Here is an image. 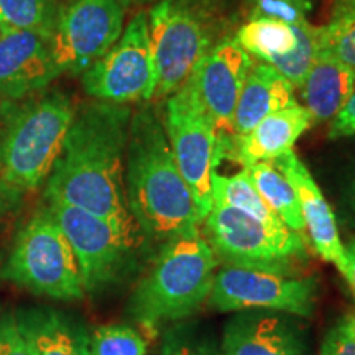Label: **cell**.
Returning <instances> with one entry per match:
<instances>
[{
    "instance_id": "obj_28",
    "label": "cell",
    "mask_w": 355,
    "mask_h": 355,
    "mask_svg": "<svg viewBox=\"0 0 355 355\" xmlns=\"http://www.w3.org/2000/svg\"><path fill=\"white\" fill-rule=\"evenodd\" d=\"M162 355H222V350L201 327L180 324L165 334Z\"/></svg>"
},
{
    "instance_id": "obj_3",
    "label": "cell",
    "mask_w": 355,
    "mask_h": 355,
    "mask_svg": "<svg viewBox=\"0 0 355 355\" xmlns=\"http://www.w3.org/2000/svg\"><path fill=\"white\" fill-rule=\"evenodd\" d=\"M217 266L219 259L201 232L163 243L128 300V314L148 331L186 319L209 300Z\"/></svg>"
},
{
    "instance_id": "obj_38",
    "label": "cell",
    "mask_w": 355,
    "mask_h": 355,
    "mask_svg": "<svg viewBox=\"0 0 355 355\" xmlns=\"http://www.w3.org/2000/svg\"><path fill=\"white\" fill-rule=\"evenodd\" d=\"M137 3H152V2H159V0H135Z\"/></svg>"
},
{
    "instance_id": "obj_19",
    "label": "cell",
    "mask_w": 355,
    "mask_h": 355,
    "mask_svg": "<svg viewBox=\"0 0 355 355\" xmlns=\"http://www.w3.org/2000/svg\"><path fill=\"white\" fill-rule=\"evenodd\" d=\"M298 104L295 87L273 66L252 64L234 114V137L245 135L265 117Z\"/></svg>"
},
{
    "instance_id": "obj_4",
    "label": "cell",
    "mask_w": 355,
    "mask_h": 355,
    "mask_svg": "<svg viewBox=\"0 0 355 355\" xmlns=\"http://www.w3.org/2000/svg\"><path fill=\"white\" fill-rule=\"evenodd\" d=\"M74 114L73 102L60 91L30 97L21 104H2L0 180L24 193L46 183Z\"/></svg>"
},
{
    "instance_id": "obj_2",
    "label": "cell",
    "mask_w": 355,
    "mask_h": 355,
    "mask_svg": "<svg viewBox=\"0 0 355 355\" xmlns=\"http://www.w3.org/2000/svg\"><path fill=\"white\" fill-rule=\"evenodd\" d=\"M128 209L145 241L163 243L201 232L193 194L171 152L165 123L152 107L132 115L125 153Z\"/></svg>"
},
{
    "instance_id": "obj_8",
    "label": "cell",
    "mask_w": 355,
    "mask_h": 355,
    "mask_svg": "<svg viewBox=\"0 0 355 355\" xmlns=\"http://www.w3.org/2000/svg\"><path fill=\"white\" fill-rule=\"evenodd\" d=\"M163 123L178 170L191 189L202 222L214 206L212 176L220 159L219 137L189 83L168 97Z\"/></svg>"
},
{
    "instance_id": "obj_22",
    "label": "cell",
    "mask_w": 355,
    "mask_h": 355,
    "mask_svg": "<svg viewBox=\"0 0 355 355\" xmlns=\"http://www.w3.org/2000/svg\"><path fill=\"white\" fill-rule=\"evenodd\" d=\"M235 42L247 55L259 58L261 63H273L285 58L298 46L295 26L270 17H252L235 35Z\"/></svg>"
},
{
    "instance_id": "obj_30",
    "label": "cell",
    "mask_w": 355,
    "mask_h": 355,
    "mask_svg": "<svg viewBox=\"0 0 355 355\" xmlns=\"http://www.w3.org/2000/svg\"><path fill=\"white\" fill-rule=\"evenodd\" d=\"M0 355H35L20 332L13 313L0 318Z\"/></svg>"
},
{
    "instance_id": "obj_27",
    "label": "cell",
    "mask_w": 355,
    "mask_h": 355,
    "mask_svg": "<svg viewBox=\"0 0 355 355\" xmlns=\"http://www.w3.org/2000/svg\"><path fill=\"white\" fill-rule=\"evenodd\" d=\"M91 355H146V343L128 326H102L89 336Z\"/></svg>"
},
{
    "instance_id": "obj_16",
    "label": "cell",
    "mask_w": 355,
    "mask_h": 355,
    "mask_svg": "<svg viewBox=\"0 0 355 355\" xmlns=\"http://www.w3.org/2000/svg\"><path fill=\"white\" fill-rule=\"evenodd\" d=\"M272 163L290 180L298 193L306 237L309 239L311 245L321 255L322 260L334 265L339 273L347 279L349 261L345 255V247L340 241L336 214L324 198L321 188L314 181L313 175L293 150L278 157Z\"/></svg>"
},
{
    "instance_id": "obj_23",
    "label": "cell",
    "mask_w": 355,
    "mask_h": 355,
    "mask_svg": "<svg viewBox=\"0 0 355 355\" xmlns=\"http://www.w3.org/2000/svg\"><path fill=\"white\" fill-rule=\"evenodd\" d=\"M212 202L234 207V209L245 212V214L255 217L263 224L273 225V227L285 225L260 196L247 168L232 176L219 175L216 171L212 176Z\"/></svg>"
},
{
    "instance_id": "obj_32",
    "label": "cell",
    "mask_w": 355,
    "mask_h": 355,
    "mask_svg": "<svg viewBox=\"0 0 355 355\" xmlns=\"http://www.w3.org/2000/svg\"><path fill=\"white\" fill-rule=\"evenodd\" d=\"M352 135H355V89L340 112L331 121L329 128L331 139H344Z\"/></svg>"
},
{
    "instance_id": "obj_15",
    "label": "cell",
    "mask_w": 355,
    "mask_h": 355,
    "mask_svg": "<svg viewBox=\"0 0 355 355\" xmlns=\"http://www.w3.org/2000/svg\"><path fill=\"white\" fill-rule=\"evenodd\" d=\"M222 332V355H308L304 332L290 314L237 311Z\"/></svg>"
},
{
    "instance_id": "obj_35",
    "label": "cell",
    "mask_w": 355,
    "mask_h": 355,
    "mask_svg": "<svg viewBox=\"0 0 355 355\" xmlns=\"http://www.w3.org/2000/svg\"><path fill=\"white\" fill-rule=\"evenodd\" d=\"M355 19V0H336L331 20Z\"/></svg>"
},
{
    "instance_id": "obj_39",
    "label": "cell",
    "mask_w": 355,
    "mask_h": 355,
    "mask_svg": "<svg viewBox=\"0 0 355 355\" xmlns=\"http://www.w3.org/2000/svg\"><path fill=\"white\" fill-rule=\"evenodd\" d=\"M354 326H355V316H354Z\"/></svg>"
},
{
    "instance_id": "obj_17",
    "label": "cell",
    "mask_w": 355,
    "mask_h": 355,
    "mask_svg": "<svg viewBox=\"0 0 355 355\" xmlns=\"http://www.w3.org/2000/svg\"><path fill=\"white\" fill-rule=\"evenodd\" d=\"M313 125V117L304 105L296 104L265 117L245 135L234 137L225 153L232 155L243 168L255 163L275 162L293 150L300 137Z\"/></svg>"
},
{
    "instance_id": "obj_10",
    "label": "cell",
    "mask_w": 355,
    "mask_h": 355,
    "mask_svg": "<svg viewBox=\"0 0 355 355\" xmlns=\"http://www.w3.org/2000/svg\"><path fill=\"white\" fill-rule=\"evenodd\" d=\"M83 86L91 97L112 104L152 99L158 74L146 13H137L114 46L84 71Z\"/></svg>"
},
{
    "instance_id": "obj_20",
    "label": "cell",
    "mask_w": 355,
    "mask_h": 355,
    "mask_svg": "<svg viewBox=\"0 0 355 355\" xmlns=\"http://www.w3.org/2000/svg\"><path fill=\"white\" fill-rule=\"evenodd\" d=\"M300 89L314 123H322L332 121L349 101L355 89V74L332 58H318Z\"/></svg>"
},
{
    "instance_id": "obj_26",
    "label": "cell",
    "mask_w": 355,
    "mask_h": 355,
    "mask_svg": "<svg viewBox=\"0 0 355 355\" xmlns=\"http://www.w3.org/2000/svg\"><path fill=\"white\" fill-rule=\"evenodd\" d=\"M318 58H332L355 74V19L331 20L318 26Z\"/></svg>"
},
{
    "instance_id": "obj_31",
    "label": "cell",
    "mask_w": 355,
    "mask_h": 355,
    "mask_svg": "<svg viewBox=\"0 0 355 355\" xmlns=\"http://www.w3.org/2000/svg\"><path fill=\"white\" fill-rule=\"evenodd\" d=\"M254 17H270L295 25L304 20V10L290 0H257Z\"/></svg>"
},
{
    "instance_id": "obj_1",
    "label": "cell",
    "mask_w": 355,
    "mask_h": 355,
    "mask_svg": "<svg viewBox=\"0 0 355 355\" xmlns=\"http://www.w3.org/2000/svg\"><path fill=\"white\" fill-rule=\"evenodd\" d=\"M130 121L132 109L125 104L97 101L76 110L46 180L44 201H60L127 227H139L125 196Z\"/></svg>"
},
{
    "instance_id": "obj_25",
    "label": "cell",
    "mask_w": 355,
    "mask_h": 355,
    "mask_svg": "<svg viewBox=\"0 0 355 355\" xmlns=\"http://www.w3.org/2000/svg\"><path fill=\"white\" fill-rule=\"evenodd\" d=\"M293 26L298 35V46L288 56L275 60L270 66H273L283 78H286L293 87L300 89L318 60V26L311 25L306 19Z\"/></svg>"
},
{
    "instance_id": "obj_11",
    "label": "cell",
    "mask_w": 355,
    "mask_h": 355,
    "mask_svg": "<svg viewBox=\"0 0 355 355\" xmlns=\"http://www.w3.org/2000/svg\"><path fill=\"white\" fill-rule=\"evenodd\" d=\"M130 0H66L51 35L60 74H83L104 56L123 32Z\"/></svg>"
},
{
    "instance_id": "obj_29",
    "label": "cell",
    "mask_w": 355,
    "mask_h": 355,
    "mask_svg": "<svg viewBox=\"0 0 355 355\" xmlns=\"http://www.w3.org/2000/svg\"><path fill=\"white\" fill-rule=\"evenodd\" d=\"M321 355H355L354 314L340 318L331 327L324 337Z\"/></svg>"
},
{
    "instance_id": "obj_24",
    "label": "cell",
    "mask_w": 355,
    "mask_h": 355,
    "mask_svg": "<svg viewBox=\"0 0 355 355\" xmlns=\"http://www.w3.org/2000/svg\"><path fill=\"white\" fill-rule=\"evenodd\" d=\"M58 10V0H0V32L30 30L51 37Z\"/></svg>"
},
{
    "instance_id": "obj_18",
    "label": "cell",
    "mask_w": 355,
    "mask_h": 355,
    "mask_svg": "<svg viewBox=\"0 0 355 355\" xmlns=\"http://www.w3.org/2000/svg\"><path fill=\"white\" fill-rule=\"evenodd\" d=\"M13 316L35 355H91L87 331L71 314L35 306L15 311Z\"/></svg>"
},
{
    "instance_id": "obj_6",
    "label": "cell",
    "mask_w": 355,
    "mask_h": 355,
    "mask_svg": "<svg viewBox=\"0 0 355 355\" xmlns=\"http://www.w3.org/2000/svg\"><path fill=\"white\" fill-rule=\"evenodd\" d=\"M76 254L84 293L110 290L135 272L144 234L60 201H44Z\"/></svg>"
},
{
    "instance_id": "obj_12",
    "label": "cell",
    "mask_w": 355,
    "mask_h": 355,
    "mask_svg": "<svg viewBox=\"0 0 355 355\" xmlns=\"http://www.w3.org/2000/svg\"><path fill=\"white\" fill-rule=\"evenodd\" d=\"M148 30L158 74L155 96L170 97L188 83L211 50V35L201 17L183 0L155 3L148 13Z\"/></svg>"
},
{
    "instance_id": "obj_33",
    "label": "cell",
    "mask_w": 355,
    "mask_h": 355,
    "mask_svg": "<svg viewBox=\"0 0 355 355\" xmlns=\"http://www.w3.org/2000/svg\"><path fill=\"white\" fill-rule=\"evenodd\" d=\"M24 201V191L0 180V225L13 216Z\"/></svg>"
},
{
    "instance_id": "obj_34",
    "label": "cell",
    "mask_w": 355,
    "mask_h": 355,
    "mask_svg": "<svg viewBox=\"0 0 355 355\" xmlns=\"http://www.w3.org/2000/svg\"><path fill=\"white\" fill-rule=\"evenodd\" d=\"M340 216L345 224L355 229V168L349 173L340 191Z\"/></svg>"
},
{
    "instance_id": "obj_5",
    "label": "cell",
    "mask_w": 355,
    "mask_h": 355,
    "mask_svg": "<svg viewBox=\"0 0 355 355\" xmlns=\"http://www.w3.org/2000/svg\"><path fill=\"white\" fill-rule=\"evenodd\" d=\"M0 278L44 298L69 301L84 296L76 254L46 206L17 232Z\"/></svg>"
},
{
    "instance_id": "obj_21",
    "label": "cell",
    "mask_w": 355,
    "mask_h": 355,
    "mask_svg": "<svg viewBox=\"0 0 355 355\" xmlns=\"http://www.w3.org/2000/svg\"><path fill=\"white\" fill-rule=\"evenodd\" d=\"M252 181L268 207L282 219L283 224L295 234L306 237V227L298 193L290 180L272 162L255 163L247 166Z\"/></svg>"
},
{
    "instance_id": "obj_13",
    "label": "cell",
    "mask_w": 355,
    "mask_h": 355,
    "mask_svg": "<svg viewBox=\"0 0 355 355\" xmlns=\"http://www.w3.org/2000/svg\"><path fill=\"white\" fill-rule=\"evenodd\" d=\"M252 68L250 55L235 38H225L211 48L188 79L202 109L209 115L219 137V157L234 139V114Z\"/></svg>"
},
{
    "instance_id": "obj_37",
    "label": "cell",
    "mask_w": 355,
    "mask_h": 355,
    "mask_svg": "<svg viewBox=\"0 0 355 355\" xmlns=\"http://www.w3.org/2000/svg\"><path fill=\"white\" fill-rule=\"evenodd\" d=\"M290 2H293V3H296V6L298 7H301L303 8V10L306 12L308 10V8L311 7V0H290Z\"/></svg>"
},
{
    "instance_id": "obj_14",
    "label": "cell",
    "mask_w": 355,
    "mask_h": 355,
    "mask_svg": "<svg viewBox=\"0 0 355 355\" xmlns=\"http://www.w3.org/2000/svg\"><path fill=\"white\" fill-rule=\"evenodd\" d=\"M60 71L51 37L30 30L0 32V104H12L43 91Z\"/></svg>"
},
{
    "instance_id": "obj_36",
    "label": "cell",
    "mask_w": 355,
    "mask_h": 355,
    "mask_svg": "<svg viewBox=\"0 0 355 355\" xmlns=\"http://www.w3.org/2000/svg\"><path fill=\"white\" fill-rule=\"evenodd\" d=\"M344 247H345V255H347V261H349V277L345 282L349 283L350 290H352V295L355 298V237L350 239Z\"/></svg>"
},
{
    "instance_id": "obj_9",
    "label": "cell",
    "mask_w": 355,
    "mask_h": 355,
    "mask_svg": "<svg viewBox=\"0 0 355 355\" xmlns=\"http://www.w3.org/2000/svg\"><path fill=\"white\" fill-rule=\"evenodd\" d=\"M319 282L295 272L224 263L216 272L209 303L220 313L265 309L309 318L316 308Z\"/></svg>"
},
{
    "instance_id": "obj_7",
    "label": "cell",
    "mask_w": 355,
    "mask_h": 355,
    "mask_svg": "<svg viewBox=\"0 0 355 355\" xmlns=\"http://www.w3.org/2000/svg\"><path fill=\"white\" fill-rule=\"evenodd\" d=\"M202 224L206 241L224 263L295 272L296 261L308 259L304 237L234 207L214 204Z\"/></svg>"
}]
</instances>
